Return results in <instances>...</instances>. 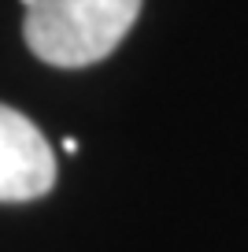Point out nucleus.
I'll return each instance as SVG.
<instances>
[{"mask_svg": "<svg viewBox=\"0 0 248 252\" xmlns=\"http://www.w3.org/2000/svg\"><path fill=\"white\" fill-rule=\"evenodd\" d=\"M141 11V0H33L26 45L52 67H89L115 52Z\"/></svg>", "mask_w": 248, "mask_h": 252, "instance_id": "obj_1", "label": "nucleus"}, {"mask_svg": "<svg viewBox=\"0 0 248 252\" xmlns=\"http://www.w3.org/2000/svg\"><path fill=\"white\" fill-rule=\"evenodd\" d=\"M56 182V152L23 111L0 104V200L45 197Z\"/></svg>", "mask_w": 248, "mask_h": 252, "instance_id": "obj_2", "label": "nucleus"}, {"mask_svg": "<svg viewBox=\"0 0 248 252\" xmlns=\"http://www.w3.org/2000/svg\"><path fill=\"white\" fill-rule=\"evenodd\" d=\"M63 152H78V141H74V137H63Z\"/></svg>", "mask_w": 248, "mask_h": 252, "instance_id": "obj_3", "label": "nucleus"}]
</instances>
